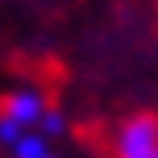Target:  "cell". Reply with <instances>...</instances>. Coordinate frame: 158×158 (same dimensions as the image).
Here are the masks:
<instances>
[{"instance_id":"obj_2","label":"cell","mask_w":158,"mask_h":158,"mask_svg":"<svg viewBox=\"0 0 158 158\" xmlns=\"http://www.w3.org/2000/svg\"><path fill=\"white\" fill-rule=\"evenodd\" d=\"M42 117V100L29 92H4L0 96V125L4 129H21V125H33Z\"/></svg>"},{"instance_id":"obj_1","label":"cell","mask_w":158,"mask_h":158,"mask_svg":"<svg viewBox=\"0 0 158 158\" xmlns=\"http://www.w3.org/2000/svg\"><path fill=\"white\" fill-rule=\"evenodd\" d=\"M112 158H158V112L137 108L112 129Z\"/></svg>"}]
</instances>
